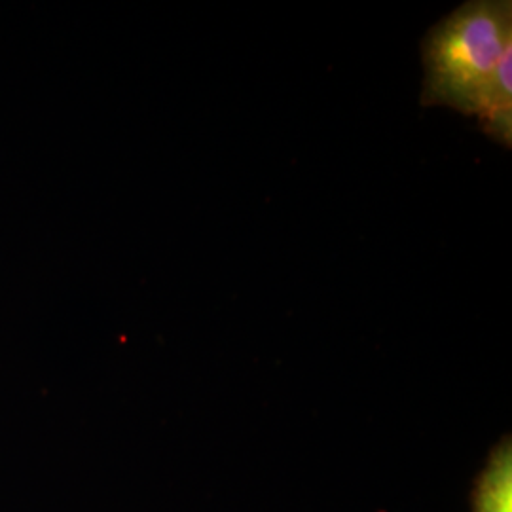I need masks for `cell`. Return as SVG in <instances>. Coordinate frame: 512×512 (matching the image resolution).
I'll use <instances>...</instances> for the list:
<instances>
[{"instance_id": "obj_1", "label": "cell", "mask_w": 512, "mask_h": 512, "mask_svg": "<svg viewBox=\"0 0 512 512\" xmlns=\"http://www.w3.org/2000/svg\"><path fill=\"white\" fill-rule=\"evenodd\" d=\"M512 54V2L473 0L456 8L423 38L421 105L465 116L482 112L499 65Z\"/></svg>"}, {"instance_id": "obj_2", "label": "cell", "mask_w": 512, "mask_h": 512, "mask_svg": "<svg viewBox=\"0 0 512 512\" xmlns=\"http://www.w3.org/2000/svg\"><path fill=\"white\" fill-rule=\"evenodd\" d=\"M471 511L512 512V440L501 437L490 450L471 490Z\"/></svg>"}]
</instances>
